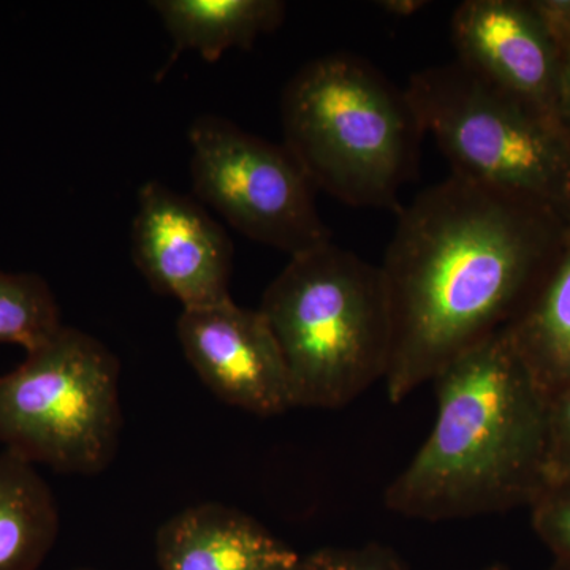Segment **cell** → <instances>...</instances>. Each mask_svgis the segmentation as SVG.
<instances>
[{
    "instance_id": "obj_14",
    "label": "cell",
    "mask_w": 570,
    "mask_h": 570,
    "mask_svg": "<svg viewBox=\"0 0 570 570\" xmlns=\"http://www.w3.org/2000/svg\"><path fill=\"white\" fill-rule=\"evenodd\" d=\"M505 330L547 395L570 385V227L550 272Z\"/></svg>"
},
{
    "instance_id": "obj_16",
    "label": "cell",
    "mask_w": 570,
    "mask_h": 570,
    "mask_svg": "<svg viewBox=\"0 0 570 570\" xmlns=\"http://www.w3.org/2000/svg\"><path fill=\"white\" fill-rule=\"evenodd\" d=\"M532 528L557 558L570 570V483L549 487L531 505Z\"/></svg>"
},
{
    "instance_id": "obj_19",
    "label": "cell",
    "mask_w": 570,
    "mask_h": 570,
    "mask_svg": "<svg viewBox=\"0 0 570 570\" xmlns=\"http://www.w3.org/2000/svg\"><path fill=\"white\" fill-rule=\"evenodd\" d=\"M560 59L570 48V0H527Z\"/></svg>"
},
{
    "instance_id": "obj_20",
    "label": "cell",
    "mask_w": 570,
    "mask_h": 570,
    "mask_svg": "<svg viewBox=\"0 0 570 570\" xmlns=\"http://www.w3.org/2000/svg\"><path fill=\"white\" fill-rule=\"evenodd\" d=\"M557 119L570 137V48L562 56L557 92Z\"/></svg>"
},
{
    "instance_id": "obj_1",
    "label": "cell",
    "mask_w": 570,
    "mask_h": 570,
    "mask_svg": "<svg viewBox=\"0 0 570 570\" xmlns=\"http://www.w3.org/2000/svg\"><path fill=\"white\" fill-rule=\"evenodd\" d=\"M569 227L452 174L400 208L381 265L392 328L389 400H406L519 316Z\"/></svg>"
},
{
    "instance_id": "obj_3",
    "label": "cell",
    "mask_w": 570,
    "mask_h": 570,
    "mask_svg": "<svg viewBox=\"0 0 570 570\" xmlns=\"http://www.w3.org/2000/svg\"><path fill=\"white\" fill-rule=\"evenodd\" d=\"M281 124L316 189L354 208L400 212L425 130L406 89L373 63L351 52L307 62L284 88Z\"/></svg>"
},
{
    "instance_id": "obj_15",
    "label": "cell",
    "mask_w": 570,
    "mask_h": 570,
    "mask_svg": "<svg viewBox=\"0 0 570 570\" xmlns=\"http://www.w3.org/2000/svg\"><path fill=\"white\" fill-rule=\"evenodd\" d=\"M61 328L58 303L43 277L0 272V344L32 352Z\"/></svg>"
},
{
    "instance_id": "obj_8",
    "label": "cell",
    "mask_w": 570,
    "mask_h": 570,
    "mask_svg": "<svg viewBox=\"0 0 570 570\" xmlns=\"http://www.w3.org/2000/svg\"><path fill=\"white\" fill-rule=\"evenodd\" d=\"M132 258L154 291L183 309L230 302L234 245L205 206L159 181L138 193L132 220Z\"/></svg>"
},
{
    "instance_id": "obj_12",
    "label": "cell",
    "mask_w": 570,
    "mask_h": 570,
    "mask_svg": "<svg viewBox=\"0 0 570 570\" xmlns=\"http://www.w3.org/2000/svg\"><path fill=\"white\" fill-rule=\"evenodd\" d=\"M171 43V62L194 51L216 62L228 50H249L258 37L276 31L285 18L281 0H154Z\"/></svg>"
},
{
    "instance_id": "obj_7",
    "label": "cell",
    "mask_w": 570,
    "mask_h": 570,
    "mask_svg": "<svg viewBox=\"0 0 570 570\" xmlns=\"http://www.w3.org/2000/svg\"><path fill=\"white\" fill-rule=\"evenodd\" d=\"M195 198L235 230L295 257L332 242L316 187L284 145L205 115L189 129Z\"/></svg>"
},
{
    "instance_id": "obj_5",
    "label": "cell",
    "mask_w": 570,
    "mask_h": 570,
    "mask_svg": "<svg viewBox=\"0 0 570 570\" xmlns=\"http://www.w3.org/2000/svg\"><path fill=\"white\" fill-rule=\"evenodd\" d=\"M406 94L452 175L512 195L570 225V137L553 116L459 61L415 71Z\"/></svg>"
},
{
    "instance_id": "obj_4",
    "label": "cell",
    "mask_w": 570,
    "mask_h": 570,
    "mask_svg": "<svg viewBox=\"0 0 570 570\" xmlns=\"http://www.w3.org/2000/svg\"><path fill=\"white\" fill-rule=\"evenodd\" d=\"M287 366L295 407L340 409L387 376L381 266L332 242L291 257L258 307Z\"/></svg>"
},
{
    "instance_id": "obj_13",
    "label": "cell",
    "mask_w": 570,
    "mask_h": 570,
    "mask_svg": "<svg viewBox=\"0 0 570 570\" xmlns=\"http://www.w3.org/2000/svg\"><path fill=\"white\" fill-rule=\"evenodd\" d=\"M59 534V510L33 464L0 453V570H39Z\"/></svg>"
},
{
    "instance_id": "obj_11",
    "label": "cell",
    "mask_w": 570,
    "mask_h": 570,
    "mask_svg": "<svg viewBox=\"0 0 570 570\" xmlns=\"http://www.w3.org/2000/svg\"><path fill=\"white\" fill-rule=\"evenodd\" d=\"M160 570H291L299 554L242 510L194 505L157 531Z\"/></svg>"
},
{
    "instance_id": "obj_9",
    "label": "cell",
    "mask_w": 570,
    "mask_h": 570,
    "mask_svg": "<svg viewBox=\"0 0 570 570\" xmlns=\"http://www.w3.org/2000/svg\"><path fill=\"white\" fill-rule=\"evenodd\" d=\"M176 335L197 376L224 403L261 417L295 409L283 352L261 311L234 299L183 309Z\"/></svg>"
},
{
    "instance_id": "obj_23",
    "label": "cell",
    "mask_w": 570,
    "mask_h": 570,
    "mask_svg": "<svg viewBox=\"0 0 570 570\" xmlns=\"http://www.w3.org/2000/svg\"><path fill=\"white\" fill-rule=\"evenodd\" d=\"M553 570H566V569H562V568H560V566L557 564V568H554Z\"/></svg>"
},
{
    "instance_id": "obj_18",
    "label": "cell",
    "mask_w": 570,
    "mask_h": 570,
    "mask_svg": "<svg viewBox=\"0 0 570 570\" xmlns=\"http://www.w3.org/2000/svg\"><path fill=\"white\" fill-rule=\"evenodd\" d=\"M291 570H407L395 551L381 543L322 549L299 557Z\"/></svg>"
},
{
    "instance_id": "obj_21",
    "label": "cell",
    "mask_w": 570,
    "mask_h": 570,
    "mask_svg": "<svg viewBox=\"0 0 570 570\" xmlns=\"http://www.w3.org/2000/svg\"><path fill=\"white\" fill-rule=\"evenodd\" d=\"M382 10L389 11L390 14H397V17H409V14L417 13L426 2L420 0H387V2L379 3Z\"/></svg>"
},
{
    "instance_id": "obj_24",
    "label": "cell",
    "mask_w": 570,
    "mask_h": 570,
    "mask_svg": "<svg viewBox=\"0 0 570 570\" xmlns=\"http://www.w3.org/2000/svg\"><path fill=\"white\" fill-rule=\"evenodd\" d=\"M80 570H92V569H80Z\"/></svg>"
},
{
    "instance_id": "obj_17",
    "label": "cell",
    "mask_w": 570,
    "mask_h": 570,
    "mask_svg": "<svg viewBox=\"0 0 570 570\" xmlns=\"http://www.w3.org/2000/svg\"><path fill=\"white\" fill-rule=\"evenodd\" d=\"M570 483V385L549 395L546 489Z\"/></svg>"
},
{
    "instance_id": "obj_10",
    "label": "cell",
    "mask_w": 570,
    "mask_h": 570,
    "mask_svg": "<svg viewBox=\"0 0 570 570\" xmlns=\"http://www.w3.org/2000/svg\"><path fill=\"white\" fill-rule=\"evenodd\" d=\"M450 33L456 61L557 119L560 55L527 0H464Z\"/></svg>"
},
{
    "instance_id": "obj_6",
    "label": "cell",
    "mask_w": 570,
    "mask_h": 570,
    "mask_svg": "<svg viewBox=\"0 0 570 570\" xmlns=\"http://www.w3.org/2000/svg\"><path fill=\"white\" fill-rule=\"evenodd\" d=\"M121 365L102 341L63 326L0 376V444L63 474L105 471L119 448Z\"/></svg>"
},
{
    "instance_id": "obj_2",
    "label": "cell",
    "mask_w": 570,
    "mask_h": 570,
    "mask_svg": "<svg viewBox=\"0 0 570 570\" xmlns=\"http://www.w3.org/2000/svg\"><path fill=\"white\" fill-rule=\"evenodd\" d=\"M430 436L385 490L404 519L448 521L534 504L546 490L549 395L502 328L433 381Z\"/></svg>"
},
{
    "instance_id": "obj_22",
    "label": "cell",
    "mask_w": 570,
    "mask_h": 570,
    "mask_svg": "<svg viewBox=\"0 0 570 570\" xmlns=\"http://www.w3.org/2000/svg\"><path fill=\"white\" fill-rule=\"evenodd\" d=\"M482 570H510L508 566L499 564V562H494V564L487 566Z\"/></svg>"
}]
</instances>
